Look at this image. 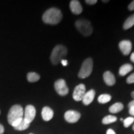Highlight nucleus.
I'll list each match as a JSON object with an SVG mask.
<instances>
[{"label":"nucleus","instance_id":"obj_2","mask_svg":"<svg viewBox=\"0 0 134 134\" xmlns=\"http://www.w3.org/2000/svg\"><path fill=\"white\" fill-rule=\"evenodd\" d=\"M63 18L62 13L59 9L51 8L43 13L42 20L46 24L55 25L62 21Z\"/></svg>","mask_w":134,"mask_h":134},{"label":"nucleus","instance_id":"obj_34","mask_svg":"<svg viewBox=\"0 0 134 134\" xmlns=\"http://www.w3.org/2000/svg\"><path fill=\"white\" fill-rule=\"evenodd\" d=\"M132 129H133V130H134V124L133 125V127H132Z\"/></svg>","mask_w":134,"mask_h":134},{"label":"nucleus","instance_id":"obj_32","mask_svg":"<svg viewBox=\"0 0 134 134\" xmlns=\"http://www.w3.org/2000/svg\"><path fill=\"white\" fill-rule=\"evenodd\" d=\"M131 96H132V98H133V99H134V91H133V92H132Z\"/></svg>","mask_w":134,"mask_h":134},{"label":"nucleus","instance_id":"obj_1","mask_svg":"<svg viewBox=\"0 0 134 134\" xmlns=\"http://www.w3.org/2000/svg\"><path fill=\"white\" fill-rule=\"evenodd\" d=\"M24 116V109L20 105H14L10 108L8 114V121L13 127H16L21 122Z\"/></svg>","mask_w":134,"mask_h":134},{"label":"nucleus","instance_id":"obj_12","mask_svg":"<svg viewBox=\"0 0 134 134\" xmlns=\"http://www.w3.org/2000/svg\"><path fill=\"white\" fill-rule=\"evenodd\" d=\"M95 94H96V92L94 90H91L86 92L85 96H83V99H82V101H83L84 104L86 105L90 104L94 99Z\"/></svg>","mask_w":134,"mask_h":134},{"label":"nucleus","instance_id":"obj_16","mask_svg":"<svg viewBox=\"0 0 134 134\" xmlns=\"http://www.w3.org/2000/svg\"><path fill=\"white\" fill-rule=\"evenodd\" d=\"M124 109V105L121 103H116L112 105L109 109L110 113L115 114L118 113Z\"/></svg>","mask_w":134,"mask_h":134},{"label":"nucleus","instance_id":"obj_10","mask_svg":"<svg viewBox=\"0 0 134 134\" xmlns=\"http://www.w3.org/2000/svg\"><path fill=\"white\" fill-rule=\"evenodd\" d=\"M119 47L124 55H128L130 54L132 50V42L128 40H124L120 42L119 43Z\"/></svg>","mask_w":134,"mask_h":134},{"label":"nucleus","instance_id":"obj_30","mask_svg":"<svg viewBox=\"0 0 134 134\" xmlns=\"http://www.w3.org/2000/svg\"><path fill=\"white\" fill-rule=\"evenodd\" d=\"M132 106H134V99L132 100V101H130L129 103L128 104V108H129Z\"/></svg>","mask_w":134,"mask_h":134},{"label":"nucleus","instance_id":"obj_20","mask_svg":"<svg viewBox=\"0 0 134 134\" xmlns=\"http://www.w3.org/2000/svg\"><path fill=\"white\" fill-rule=\"evenodd\" d=\"M111 98L112 97L110 95L108 94H103L98 97V100L99 103L105 104L109 102L111 100Z\"/></svg>","mask_w":134,"mask_h":134},{"label":"nucleus","instance_id":"obj_25","mask_svg":"<svg viewBox=\"0 0 134 134\" xmlns=\"http://www.w3.org/2000/svg\"><path fill=\"white\" fill-rule=\"evenodd\" d=\"M128 9L129 11H133L134 10V1H132L128 6Z\"/></svg>","mask_w":134,"mask_h":134},{"label":"nucleus","instance_id":"obj_19","mask_svg":"<svg viewBox=\"0 0 134 134\" xmlns=\"http://www.w3.org/2000/svg\"><path fill=\"white\" fill-rule=\"evenodd\" d=\"M30 125V124L27 123L26 120L24 119V118L23 119L21 120V122L19 124V125H17L16 127H14V129L16 130H19V131H22V130H24L27 129L29 128Z\"/></svg>","mask_w":134,"mask_h":134},{"label":"nucleus","instance_id":"obj_35","mask_svg":"<svg viewBox=\"0 0 134 134\" xmlns=\"http://www.w3.org/2000/svg\"><path fill=\"white\" fill-rule=\"evenodd\" d=\"M120 120H121V121H123V119H120Z\"/></svg>","mask_w":134,"mask_h":134},{"label":"nucleus","instance_id":"obj_11","mask_svg":"<svg viewBox=\"0 0 134 134\" xmlns=\"http://www.w3.org/2000/svg\"><path fill=\"white\" fill-rule=\"evenodd\" d=\"M70 8L74 14H80L83 11V8L80 3L77 0H72L70 3Z\"/></svg>","mask_w":134,"mask_h":134},{"label":"nucleus","instance_id":"obj_33","mask_svg":"<svg viewBox=\"0 0 134 134\" xmlns=\"http://www.w3.org/2000/svg\"><path fill=\"white\" fill-rule=\"evenodd\" d=\"M103 2H104V3H107V2H109V1H103Z\"/></svg>","mask_w":134,"mask_h":134},{"label":"nucleus","instance_id":"obj_7","mask_svg":"<svg viewBox=\"0 0 134 134\" xmlns=\"http://www.w3.org/2000/svg\"><path fill=\"white\" fill-rule=\"evenodd\" d=\"M36 115V110L32 105H27L24 111V119L28 124H31L34 119Z\"/></svg>","mask_w":134,"mask_h":134},{"label":"nucleus","instance_id":"obj_26","mask_svg":"<svg viewBox=\"0 0 134 134\" xmlns=\"http://www.w3.org/2000/svg\"><path fill=\"white\" fill-rule=\"evenodd\" d=\"M129 113L132 116H134V106H132L129 108Z\"/></svg>","mask_w":134,"mask_h":134},{"label":"nucleus","instance_id":"obj_13","mask_svg":"<svg viewBox=\"0 0 134 134\" xmlns=\"http://www.w3.org/2000/svg\"><path fill=\"white\" fill-rule=\"evenodd\" d=\"M104 81L108 86H113L115 83V78L114 75L111 72L109 71H107L104 72L103 75Z\"/></svg>","mask_w":134,"mask_h":134},{"label":"nucleus","instance_id":"obj_29","mask_svg":"<svg viewBox=\"0 0 134 134\" xmlns=\"http://www.w3.org/2000/svg\"><path fill=\"white\" fill-rule=\"evenodd\" d=\"M61 63H62V64L63 66H66L67 65H68V62H67V60H62L61 61Z\"/></svg>","mask_w":134,"mask_h":134},{"label":"nucleus","instance_id":"obj_14","mask_svg":"<svg viewBox=\"0 0 134 134\" xmlns=\"http://www.w3.org/2000/svg\"><path fill=\"white\" fill-rule=\"evenodd\" d=\"M42 117L43 120L45 121H49L53 117V110L49 107H44L42 110Z\"/></svg>","mask_w":134,"mask_h":134},{"label":"nucleus","instance_id":"obj_3","mask_svg":"<svg viewBox=\"0 0 134 134\" xmlns=\"http://www.w3.org/2000/svg\"><path fill=\"white\" fill-rule=\"evenodd\" d=\"M68 50L66 47L62 45H57L53 48L50 55V60L53 65H58L61 62L63 58L66 56Z\"/></svg>","mask_w":134,"mask_h":134},{"label":"nucleus","instance_id":"obj_9","mask_svg":"<svg viewBox=\"0 0 134 134\" xmlns=\"http://www.w3.org/2000/svg\"><path fill=\"white\" fill-rule=\"evenodd\" d=\"M65 119L69 123H76L81 117V114L75 110H68L65 113Z\"/></svg>","mask_w":134,"mask_h":134},{"label":"nucleus","instance_id":"obj_21","mask_svg":"<svg viewBox=\"0 0 134 134\" xmlns=\"http://www.w3.org/2000/svg\"><path fill=\"white\" fill-rule=\"evenodd\" d=\"M117 119V117L114 116V115H107V116L104 117L103 119V120H102V123L105 125L113 123V122L116 121Z\"/></svg>","mask_w":134,"mask_h":134},{"label":"nucleus","instance_id":"obj_18","mask_svg":"<svg viewBox=\"0 0 134 134\" xmlns=\"http://www.w3.org/2000/svg\"><path fill=\"white\" fill-rule=\"evenodd\" d=\"M40 75L37 73H35V72H29L27 73V78L28 81L30 83H34L37 82L40 80Z\"/></svg>","mask_w":134,"mask_h":134},{"label":"nucleus","instance_id":"obj_27","mask_svg":"<svg viewBox=\"0 0 134 134\" xmlns=\"http://www.w3.org/2000/svg\"><path fill=\"white\" fill-rule=\"evenodd\" d=\"M4 132V128L3 127V125L0 124V134H3Z\"/></svg>","mask_w":134,"mask_h":134},{"label":"nucleus","instance_id":"obj_15","mask_svg":"<svg viewBox=\"0 0 134 134\" xmlns=\"http://www.w3.org/2000/svg\"><path fill=\"white\" fill-rule=\"evenodd\" d=\"M132 70H133V66L131 64H129V63H126V64L122 65L120 67L119 70V73L120 76H124L131 71Z\"/></svg>","mask_w":134,"mask_h":134},{"label":"nucleus","instance_id":"obj_28","mask_svg":"<svg viewBox=\"0 0 134 134\" xmlns=\"http://www.w3.org/2000/svg\"><path fill=\"white\" fill-rule=\"evenodd\" d=\"M106 134H116L115 133V132L114 131L113 129H108L107 130V132H106Z\"/></svg>","mask_w":134,"mask_h":134},{"label":"nucleus","instance_id":"obj_5","mask_svg":"<svg viewBox=\"0 0 134 134\" xmlns=\"http://www.w3.org/2000/svg\"><path fill=\"white\" fill-rule=\"evenodd\" d=\"M93 68V61L91 58H88L84 60L82 65L78 72V76L80 78L84 79L88 78L91 74Z\"/></svg>","mask_w":134,"mask_h":134},{"label":"nucleus","instance_id":"obj_6","mask_svg":"<svg viewBox=\"0 0 134 134\" xmlns=\"http://www.w3.org/2000/svg\"><path fill=\"white\" fill-rule=\"evenodd\" d=\"M54 88L57 93L62 96H66L69 92L66 82L63 79H59L55 82Z\"/></svg>","mask_w":134,"mask_h":134},{"label":"nucleus","instance_id":"obj_31","mask_svg":"<svg viewBox=\"0 0 134 134\" xmlns=\"http://www.w3.org/2000/svg\"><path fill=\"white\" fill-rule=\"evenodd\" d=\"M130 60L132 62L134 63V52H133L130 55Z\"/></svg>","mask_w":134,"mask_h":134},{"label":"nucleus","instance_id":"obj_23","mask_svg":"<svg viewBox=\"0 0 134 134\" xmlns=\"http://www.w3.org/2000/svg\"><path fill=\"white\" fill-rule=\"evenodd\" d=\"M126 81L128 84L134 83V73H132V75H130V76L127 78Z\"/></svg>","mask_w":134,"mask_h":134},{"label":"nucleus","instance_id":"obj_17","mask_svg":"<svg viewBox=\"0 0 134 134\" xmlns=\"http://www.w3.org/2000/svg\"><path fill=\"white\" fill-rule=\"evenodd\" d=\"M134 25V14H132V16L129 17L127 19L125 20L123 25L124 29L127 30L130 28H131Z\"/></svg>","mask_w":134,"mask_h":134},{"label":"nucleus","instance_id":"obj_4","mask_svg":"<svg viewBox=\"0 0 134 134\" xmlns=\"http://www.w3.org/2000/svg\"><path fill=\"white\" fill-rule=\"evenodd\" d=\"M76 28L82 35L88 37L93 33V27L91 23L86 19H78L75 22Z\"/></svg>","mask_w":134,"mask_h":134},{"label":"nucleus","instance_id":"obj_37","mask_svg":"<svg viewBox=\"0 0 134 134\" xmlns=\"http://www.w3.org/2000/svg\"><path fill=\"white\" fill-rule=\"evenodd\" d=\"M30 134H32V133H30Z\"/></svg>","mask_w":134,"mask_h":134},{"label":"nucleus","instance_id":"obj_36","mask_svg":"<svg viewBox=\"0 0 134 134\" xmlns=\"http://www.w3.org/2000/svg\"><path fill=\"white\" fill-rule=\"evenodd\" d=\"M0 114H1V110H0Z\"/></svg>","mask_w":134,"mask_h":134},{"label":"nucleus","instance_id":"obj_24","mask_svg":"<svg viewBox=\"0 0 134 134\" xmlns=\"http://www.w3.org/2000/svg\"><path fill=\"white\" fill-rule=\"evenodd\" d=\"M85 2L89 5H93L96 4L98 2V1L97 0H86V1H85Z\"/></svg>","mask_w":134,"mask_h":134},{"label":"nucleus","instance_id":"obj_22","mask_svg":"<svg viewBox=\"0 0 134 134\" xmlns=\"http://www.w3.org/2000/svg\"><path fill=\"white\" fill-rule=\"evenodd\" d=\"M134 122V118L132 117H127L125 119V120H124V126L125 128H128L130 125H132V124Z\"/></svg>","mask_w":134,"mask_h":134},{"label":"nucleus","instance_id":"obj_8","mask_svg":"<svg viewBox=\"0 0 134 134\" xmlns=\"http://www.w3.org/2000/svg\"><path fill=\"white\" fill-rule=\"evenodd\" d=\"M86 93V87L83 84H80L74 89L73 93V98L76 101H81Z\"/></svg>","mask_w":134,"mask_h":134}]
</instances>
